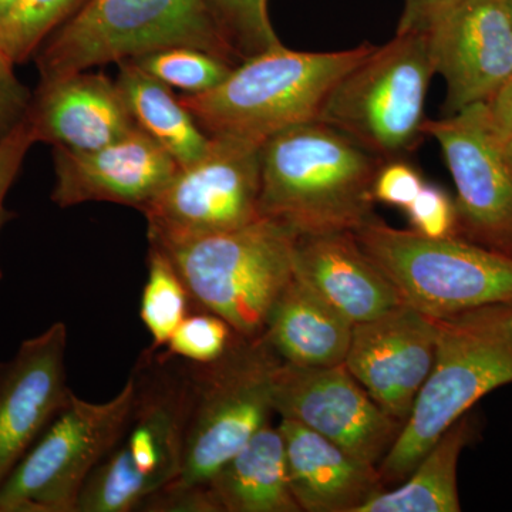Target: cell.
<instances>
[{
    "label": "cell",
    "mask_w": 512,
    "mask_h": 512,
    "mask_svg": "<svg viewBox=\"0 0 512 512\" xmlns=\"http://www.w3.org/2000/svg\"><path fill=\"white\" fill-rule=\"evenodd\" d=\"M500 136L503 140L505 157H507L508 163L512 167V133L500 134Z\"/></svg>",
    "instance_id": "37"
},
{
    "label": "cell",
    "mask_w": 512,
    "mask_h": 512,
    "mask_svg": "<svg viewBox=\"0 0 512 512\" xmlns=\"http://www.w3.org/2000/svg\"><path fill=\"white\" fill-rule=\"evenodd\" d=\"M498 133H512V79L487 103Z\"/></svg>",
    "instance_id": "35"
},
{
    "label": "cell",
    "mask_w": 512,
    "mask_h": 512,
    "mask_svg": "<svg viewBox=\"0 0 512 512\" xmlns=\"http://www.w3.org/2000/svg\"><path fill=\"white\" fill-rule=\"evenodd\" d=\"M508 12H510V18L512 22V0H507Z\"/></svg>",
    "instance_id": "38"
},
{
    "label": "cell",
    "mask_w": 512,
    "mask_h": 512,
    "mask_svg": "<svg viewBox=\"0 0 512 512\" xmlns=\"http://www.w3.org/2000/svg\"><path fill=\"white\" fill-rule=\"evenodd\" d=\"M87 0H19L0 23V53L10 63L33 59L47 36L72 18Z\"/></svg>",
    "instance_id": "26"
},
{
    "label": "cell",
    "mask_w": 512,
    "mask_h": 512,
    "mask_svg": "<svg viewBox=\"0 0 512 512\" xmlns=\"http://www.w3.org/2000/svg\"><path fill=\"white\" fill-rule=\"evenodd\" d=\"M117 64L116 83L137 127L160 144L180 167L200 160L210 148L211 137L201 130L180 96L133 60Z\"/></svg>",
    "instance_id": "23"
},
{
    "label": "cell",
    "mask_w": 512,
    "mask_h": 512,
    "mask_svg": "<svg viewBox=\"0 0 512 512\" xmlns=\"http://www.w3.org/2000/svg\"><path fill=\"white\" fill-rule=\"evenodd\" d=\"M289 485L305 512H357L384 490L377 467L343 450L338 444L282 419Z\"/></svg>",
    "instance_id": "20"
},
{
    "label": "cell",
    "mask_w": 512,
    "mask_h": 512,
    "mask_svg": "<svg viewBox=\"0 0 512 512\" xmlns=\"http://www.w3.org/2000/svg\"><path fill=\"white\" fill-rule=\"evenodd\" d=\"M375 47L363 43L316 53L279 45L242 60L214 89L178 96L208 137L264 143L286 128L318 120L336 83Z\"/></svg>",
    "instance_id": "4"
},
{
    "label": "cell",
    "mask_w": 512,
    "mask_h": 512,
    "mask_svg": "<svg viewBox=\"0 0 512 512\" xmlns=\"http://www.w3.org/2000/svg\"><path fill=\"white\" fill-rule=\"evenodd\" d=\"M281 362L262 336L245 339L238 335L221 359L208 365L191 363L183 468L167 487L207 483L269 423L274 412L272 379Z\"/></svg>",
    "instance_id": "9"
},
{
    "label": "cell",
    "mask_w": 512,
    "mask_h": 512,
    "mask_svg": "<svg viewBox=\"0 0 512 512\" xmlns=\"http://www.w3.org/2000/svg\"><path fill=\"white\" fill-rule=\"evenodd\" d=\"M148 274L140 302V316L151 336V349H163L175 329L192 311L190 293L167 252L148 248Z\"/></svg>",
    "instance_id": "25"
},
{
    "label": "cell",
    "mask_w": 512,
    "mask_h": 512,
    "mask_svg": "<svg viewBox=\"0 0 512 512\" xmlns=\"http://www.w3.org/2000/svg\"><path fill=\"white\" fill-rule=\"evenodd\" d=\"M67 326L50 325L0 363V485L72 397Z\"/></svg>",
    "instance_id": "16"
},
{
    "label": "cell",
    "mask_w": 512,
    "mask_h": 512,
    "mask_svg": "<svg viewBox=\"0 0 512 512\" xmlns=\"http://www.w3.org/2000/svg\"><path fill=\"white\" fill-rule=\"evenodd\" d=\"M423 130L456 184L457 237L512 258V167L487 103L426 120Z\"/></svg>",
    "instance_id": "12"
},
{
    "label": "cell",
    "mask_w": 512,
    "mask_h": 512,
    "mask_svg": "<svg viewBox=\"0 0 512 512\" xmlns=\"http://www.w3.org/2000/svg\"><path fill=\"white\" fill-rule=\"evenodd\" d=\"M30 100L32 93L16 77L13 64L0 53V137L22 123Z\"/></svg>",
    "instance_id": "33"
},
{
    "label": "cell",
    "mask_w": 512,
    "mask_h": 512,
    "mask_svg": "<svg viewBox=\"0 0 512 512\" xmlns=\"http://www.w3.org/2000/svg\"><path fill=\"white\" fill-rule=\"evenodd\" d=\"M261 146L248 138L211 137L207 153L178 168L141 211L148 242L170 247L259 220Z\"/></svg>",
    "instance_id": "11"
},
{
    "label": "cell",
    "mask_w": 512,
    "mask_h": 512,
    "mask_svg": "<svg viewBox=\"0 0 512 512\" xmlns=\"http://www.w3.org/2000/svg\"><path fill=\"white\" fill-rule=\"evenodd\" d=\"M382 163L319 120L279 131L261 146V217L296 235L355 234L376 218L372 187Z\"/></svg>",
    "instance_id": "1"
},
{
    "label": "cell",
    "mask_w": 512,
    "mask_h": 512,
    "mask_svg": "<svg viewBox=\"0 0 512 512\" xmlns=\"http://www.w3.org/2000/svg\"><path fill=\"white\" fill-rule=\"evenodd\" d=\"M19 0H0V23L3 22L15 6L18 5Z\"/></svg>",
    "instance_id": "36"
},
{
    "label": "cell",
    "mask_w": 512,
    "mask_h": 512,
    "mask_svg": "<svg viewBox=\"0 0 512 512\" xmlns=\"http://www.w3.org/2000/svg\"><path fill=\"white\" fill-rule=\"evenodd\" d=\"M436 323L433 369L409 419L377 466L384 487L402 484L481 397L512 383V303L481 306Z\"/></svg>",
    "instance_id": "3"
},
{
    "label": "cell",
    "mask_w": 512,
    "mask_h": 512,
    "mask_svg": "<svg viewBox=\"0 0 512 512\" xmlns=\"http://www.w3.org/2000/svg\"><path fill=\"white\" fill-rule=\"evenodd\" d=\"M25 121L36 143L73 151L109 146L138 128L116 80L89 70L40 82Z\"/></svg>",
    "instance_id": "18"
},
{
    "label": "cell",
    "mask_w": 512,
    "mask_h": 512,
    "mask_svg": "<svg viewBox=\"0 0 512 512\" xmlns=\"http://www.w3.org/2000/svg\"><path fill=\"white\" fill-rule=\"evenodd\" d=\"M296 237L282 222L261 217L234 231L160 248L183 279L192 309L227 320L241 338L258 339L295 275Z\"/></svg>",
    "instance_id": "5"
},
{
    "label": "cell",
    "mask_w": 512,
    "mask_h": 512,
    "mask_svg": "<svg viewBox=\"0 0 512 512\" xmlns=\"http://www.w3.org/2000/svg\"><path fill=\"white\" fill-rule=\"evenodd\" d=\"M357 242L403 303L447 318L495 303H512V258L460 237L430 238L370 221Z\"/></svg>",
    "instance_id": "7"
},
{
    "label": "cell",
    "mask_w": 512,
    "mask_h": 512,
    "mask_svg": "<svg viewBox=\"0 0 512 512\" xmlns=\"http://www.w3.org/2000/svg\"><path fill=\"white\" fill-rule=\"evenodd\" d=\"M295 275L353 325L402 305L399 292L353 232L298 235Z\"/></svg>",
    "instance_id": "19"
},
{
    "label": "cell",
    "mask_w": 512,
    "mask_h": 512,
    "mask_svg": "<svg viewBox=\"0 0 512 512\" xmlns=\"http://www.w3.org/2000/svg\"><path fill=\"white\" fill-rule=\"evenodd\" d=\"M191 46L237 66L204 0H87L37 47L40 82L164 49Z\"/></svg>",
    "instance_id": "6"
},
{
    "label": "cell",
    "mask_w": 512,
    "mask_h": 512,
    "mask_svg": "<svg viewBox=\"0 0 512 512\" xmlns=\"http://www.w3.org/2000/svg\"><path fill=\"white\" fill-rule=\"evenodd\" d=\"M239 63L282 45L269 18L268 0H204Z\"/></svg>",
    "instance_id": "28"
},
{
    "label": "cell",
    "mask_w": 512,
    "mask_h": 512,
    "mask_svg": "<svg viewBox=\"0 0 512 512\" xmlns=\"http://www.w3.org/2000/svg\"><path fill=\"white\" fill-rule=\"evenodd\" d=\"M413 231L430 238L457 237L456 202L439 185L424 184L406 208Z\"/></svg>",
    "instance_id": "30"
},
{
    "label": "cell",
    "mask_w": 512,
    "mask_h": 512,
    "mask_svg": "<svg viewBox=\"0 0 512 512\" xmlns=\"http://www.w3.org/2000/svg\"><path fill=\"white\" fill-rule=\"evenodd\" d=\"M144 72L183 93H202L214 89L231 73L234 64L191 46L164 47L133 57Z\"/></svg>",
    "instance_id": "27"
},
{
    "label": "cell",
    "mask_w": 512,
    "mask_h": 512,
    "mask_svg": "<svg viewBox=\"0 0 512 512\" xmlns=\"http://www.w3.org/2000/svg\"><path fill=\"white\" fill-rule=\"evenodd\" d=\"M35 143V137L25 119L6 136L0 137V231L12 218V214L5 208L6 195L18 178L26 154ZM2 278L0 268V281Z\"/></svg>",
    "instance_id": "32"
},
{
    "label": "cell",
    "mask_w": 512,
    "mask_h": 512,
    "mask_svg": "<svg viewBox=\"0 0 512 512\" xmlns=\"http://www.w3.org/2000/svg\"><path fill=\"white\" fill-rule=\"evenodd\" d=\"M272 406L367 464L379 466L403 424L350 375L345 363L305 367L282 360L272 379Z\"/></svg>",
    "instance_id": "13"
},
{
    "label": "cell",
    "mask_w": 512,
    "mask_h": 512,
    "mask_svg": "<svg viewBox=\"0 0 512 512\" xmlns=\"http://www.w3.org/2000/svg\"><path fill=\"white\" fill-rule=\"evenodd\" d=\"M133 399L131 377L106 403L73 393L0 485V512H77L84 485L119 440Z\"/></svg>",
    "instance_id": "10"
},
{
    "label": "cell",
    "mask_w": 512,
    "mask_h": 512,
    "mask_svg": "<svg viewBox=\"0 0 512 512\" xmlns=\"http://www.w3.org/2000/svg\"><path fill=\"white\" fill-rule=\"evenodd\" d=\"M434 74L427 35H396L336 83L318 120L380 160H397L424 137V109Z\"/></svg>",
    "instance_id": "8"
},
{
    "label": "cell",
    "mask_w": 512,
    "mask_h": 512,
    "mask_svg": "<svg viewBox=\"0 0 512 512\" xmlns=\"http://www.w3.org/2000/svg\"><path fill=\"white\" fill-rule=\"evenodd\" d=\"M53 148L56 181L52 201L60 208L99 201L143 211L180 168L140 128L93 151Z\"/></svg>",
    "instance_id": "17"
},
{
    "label": "cell",
    "mask_w": 512,
    "mask_h": 512,
    "mask_svg": "<svg viewBox=\"0 0 512 512\" xmlns=\"http://www.w3.org/2000/svg\"><path fill=\"white\" fill-rule=\"evenodd\" d=\"M470 414L460 417L421 458L402 485L380 491L357 512H458L457 466L473 437Z\"/></svg>",
    "instance_id": "24"
},
{
    "label": "cell",
    "mask_w": 512,
    "mask_h": 512,
    "mask_svg": "<svg viewBox=\"0 0 512 512\" xmlns=\"http://www.w3.org/2000/svg\"><path fill=\"white\" fill-rule=\"evenodd\" d=\"M130 377L134 399L126 424L84 485L77 512L138 511L180 476L192 397L191 363L164 348H148Z\"/></svg>",
    "instance_id": "2"
},
{
    "label": "cell",
    "mask_w": 512,
    "mask_h": 512,
    "mask_svg": "<svg viewBox=\"0 0 512 512\" xmlns=\"http://www.w3.org/2000/svg\"><path fill=\"white\" fill-rule=\"evenodd\" d=\"M426 35L434 73L447 86L446 116L488 103L512 79L507 0H466Z\"/></svg>",
    "instance_id": "14"
},
{
    "label": "cell",
    "mask_w": 512,
    "mask_h": 512,
    "mask_svg": "<svg viewBox=\"0 0 512 512\" xmlns=\"http://www.w3.org/2000/svg\"><path fill=\"white\" fill-rule=\"evenodd\" d=\"M200 512H301L279 427L266 424L205 484L192 485Z\"/></svg>",
    "instance_id": "21"
},
{
    "label": "cell",
    "mask_w": 512,
    "mask_h": 512,
    "mask_svg": "<svg viewBox=\"0 0 512 512\" xmlns=\"http://www.w3.org/2000/svg\"><path fill=\"white\" fill-rule=\"evenodd\" d=\"M237 336L227 320L215 313L192 309L164 349L185 362L208 365L221 359Z\"/></svg>",
    "instance_id": "29"
},
{
    "label": "cell",
    "mask_w": 512,
    "mask_h": 512,
    "mask_svg": "<svg viewBox=\"0 0 512 512\" xmlns=\"http://www.w3.org/2000/svg\"><path fill=\"white\" fill-rule=\"evenodd\" d=\"M436 318L402 303L353 325L345 366L380 407L403 424L436 359Z\"/></svg>",
    "instance_id": "15"
},
{
    "label": "cell",
    "mask_w": 512,
    "mask_h": 512,
    "mask_svg": "<svg viewBox=\"0 0 512 512\" xmlns=\"http://www.w3.org/2000/svg\"><path fill=\"white\" fill-rule=\"evenodd\" d=\"M352 332L350 320L293 275L272 309L262 338L286 363L325 367L345 363Z\"/></svg>",
    "instance_id": "22"
},
{
    "label": "cell",
    "mask_w": 512,
    "mask_h": 512,
    "mask_svg": "<svg viewBox=\"0 0 512 512\" xmlns=\"http://www.w3.org/2000/svg\"><path fill=\"white\" fill-rule=\"evenodd\" d=\"M464 2L466 0H404L396 35H426Z\"/></svg>",
    "instance_id": "34"
},
{
    "label": "cell",
    "mask_w": 512,
    "mask_h": 512,
    "mask_svg": "<svg viewBox=\"0 0 512 512\" xmlns=\"http://www.w3.org/2000/svg\"><path fill=\"white\" fill-rule=\"evenodd\" d=\"M424 184L423 175L412 164L400 158L383 161L373 181V200L406 210Z\"/></svg>",
    "instance_id": "31"
}]
</instances>
